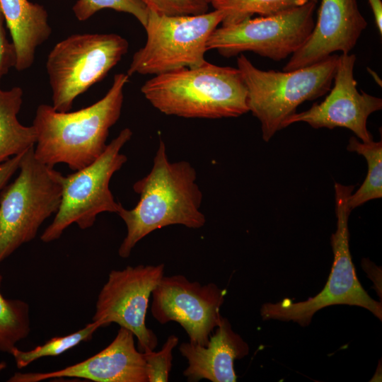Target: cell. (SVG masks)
Masks as SVG:
<instances>
[{
  "mask_svg": "<svg viewBox=\"0 0 382 382\" xmlns=\"http://www.w3.org/2000/svg\"><path fill=\"white\" fill-rule=\"evenodd\" d=\"M196 181L191 163L171 162L164 141L160 140L150 172L133 185L139 200L134 208L122 207L117 213L127 228L119 255L129 257L137 243L156 229L170 225L195 229L204 226L206 218L200 210L203 196Z\"/></svg>",
  "mask_w": 382,
  "mask_h": 382,
  "instance_id": "obj_1",
  "label": "cell"
},
{
  "mask_svg": "<svg viewBox=\"0 0 382 382\" xmlns=\"http://www.w3.org/2000/svg\"><path fill=\"white\" fill-rule=\"evenodd\" d=\"M129 77L125 73L115 74L101 99L76 111L59 112L50 105H38L32 125L35 157L53 167L65 163L75 171L98 158L107 146L110 129L120 117Z\"/></svg>",
  "mask_w": 382,
  "mask_h": 382,
  "instance_id": "obj_2",
  "label": "cell"
},
{
  "mask_svg": "<svg viewBox=\"0 0 382 382\" xmlns=\"http://www.w3.org/2000/svg\"><path fill=\"white\" fill-rule=\"evenodd\" d=\"M141 92L161 113L185 118L238 117L249 112L247 90L238 68L207 61L155 75Z\"/></svg>",
  "mask_w": 382,
  "mask_h": 382,
  "instance_id": "obj_3",
  "label": "cell"
},
{
  "mask_svg": "<svg viewBox=\"0 0 382 382\" xmlns=\"http://www.w3.org/2000/svg\"><path fill=\"white\" fill-rule=\"evenodd\" d=\"M338 59L332 54L308 66L279 71L260 69L239 54L237 68L246 87L248 110L260 121L264 141L282 129L284 121L296 112L299 105L330 90Z\"/></svg>",
  "mask_w": 382,
  "mask_h": 382,
  "instance_id": "obj_4",
  "label": "cell"
},
{
  "mask_svg": "<svg viewBox=\"0 0 382 382\" xmlns=\"http://www.w3.org/2000/svg\"><path fill=\"white\" fill-rule=\"evenodd\" d=\"M26 150L19 173L0 192V263L33 240L42 223L57 212L64 175Z\"/></svg>",
  "mask_w": 382,
  "mask_h": 382,
  "instance_id": "obj_5",
  "label": "cell"
},
{
  "mask_svg": "<svg viewBox=\"0 0 382 382\" xmlns=\"http://www.w3.org/2000/svg\"><path fill=\"white\" fill-rule=\"evenodd\" d=\"M354 188V185L335 183L337 229L330 238L334 258L323 289L306 301L293 302L284 299L277 303H264L260 308L263 320L293 321L306 327L316 313L334 305L359 306L382 320V303L373 299L361 285L349 250L348 219L352 209L348 199Z\"/></svg>",
  "mask_w": 382,
  "mask_h": 382,
  "instance_id": "obj_6",
  "label": "cell"
},
{
  "mask_svg": "<svg viewBox=\"0 0 382 382\" xmlns=\"http://www.w3.org/2000/svg\"><path fill=\"white\" fill-rule=\"evenodd\" d=\"M223 12L168 16L149 10L146 40L133 55L127 74L158 75L204 64L207 41L221 23Z\"/></svg>",
  "mask_w": 382,
  "mask_h": 382,
  "instance_id": "obj_7",
  "label": "cell"
},
{
  "mask_svg": "<svg viewBox=\"0 0 382 382\" xmlns=\"http://www.w3.org/2000/svg\"><path fill=\"white\" fill-rule=\"evenodd\" d=\"M128 50V41L115 33H78L57 42L45 64L52 106L69 111L75 99L102 81Z\"/></svg>",
  "mask_w": 382,
  "mask_h": 382,
  "instance_id": "obj_8",
  "label": "cell"
},
{
  "mask_svg": "<svg viewBox=\"0 0 382 382\" xmlns=\"http://www.w3.org/2000/svg\"><path fill=\"white\" fill-rule=\"evenodd\" d=\"M132 134L129 128L123 129L93 162L64 176L61 203L40 236L42 242L58 239L72 224L86 229L94 224L99 214L120 212L122 205L115 199L109 186L112 175L127 161L120 151Z\"/></svg>",
  "mask_w": 382,
  "mask_h": 382,
  "instance_id": "obj_9",
  "label": "cell"
},
{
  "mask_svg": "<svg viewBox=\"0 0 382 382\" xmlns=\"http://www.w3.org/2000/svg\"><path fill=\"white\" fill-rule=\"evenodd\" d=\"M316 4L311 1L275 15L221 25L209 36L207 50L225 57L253 52L274 61L284 59L309 37L315 25Z\"/></svg>",
  "mask_w": 382,
  "mask_h": 382,
  "instance_id": "obj_10",
  "label": "cell"
},
{
  "mask_svg": "<svg viewBox=\"0 0 382 382\" xmlns=\"http://www.w3.org/2000/svg\"><path fill=\"white\" fill-rule=\"evenodd\" d=\"M164 264L127 266L112 270L96 302L93 321L103 327L112 323L130 330L141 352L154 350L158 345L155 333L146 325V315L154 289L164 276Z\"/></svg>",
  "mask_w": 382,
  "mask_h": 382,
  "instance_id": "obj_11",
  "label": "cell"
},
{
  "mask_svg": "<svg viewBox=\"0 0 382 382\" xmlns=\"http://www.w3.org/2000/svg\"><path fill=\"white\" fill-rule=\"evenodd\" d=\"M151 295L154 318L163 325L178 323L195 344L206 345L223 317L226 291L214 283L202 284L181 274L163 276Z\"/></svg>",
  "mask_w": 382,
  "mask_h": 382,
  "instance_id": "obj_12",
  "label": "cell"
},
{
  "mask_svg": "<svg viewBox=\"0 0 382 382\" xmlns=\"http://www.w3.org/2000/svg\"><path fill=\"white\" fill-rule=\"evenodd\" d=\"M356 56L339 55L334 76V86L320 103L287 117L282 128L296 122H306L315 129L343 127L351 130L364 142L373 140L367 128L369 116L382 108V99L359 91L354 79Z\"/></svg>",
  "mask_w": 382,
  "mask_h": 382,
  "instance_id": "obj_13",
  "label": "cell"
},
{
  "mask_svg": "<svg viewBox=\"0 0 382 382\" xmlns=\"http://www.w3.org/2000/svg\"><path fill=\"white\" fill-rule=\"evenodd\" d=\"M366 26L357 0H322L309 37L291 55L283 71L314 64L336 52L349 54Z\"/></svg>",
  "mask_w": 382,
  "mask_h": 382,
  "instance_id": "obj_14",
  "label": "cell"
},
{
  "mask_svg": "<svg viewBox=\"0 0 382 382\" xmlns=\"http://www.w3.org/2000/svg\"><path fill=\"white\" fill-rule=\"evenodd\" d=\"M60 378L96 382H148L144 353L137 349L134 334L122 327L108 347L84 361L51 372L16 373L8 381L39 382Z\"/></svg>",
  "mask_w": 382,
  "mask_h": 382,
  "instance_id": "obj_15",
  "label": "cell"
},
{
  "mask_svg": "<svg viewBox=\"0 0 382 382\" xmlns=\"http://www.w3.org/2000/svg\"><path fill=\"white\" fill-rule=\"evenodd\" d=\"M179 351L187 361L183 375L188 381L236 382L233 362L248 354L249 346L233 331L228 320L222 317L206 345L183 342Z\"/></svg>",
  "mask_w": 382,
  "mask_h": 382,
  "instance_id": "obj_16",
  "label": "cell"
},
{
  "mask_svg": "<svg viewBox=\"0 0 382 382\" xmlns=\"http://www.w3.org/2000/svg\"><path fill=\"white\" fill-rule=\"evenodd\" d=\"M0 9L15 49L14 68L27 70L33 64L37 47L52 33L47 11L28 0H0Z\"/></svg>",
  "mask_w": 382,
  "mask_h": 382,
  "instance_id": "obj_17",
  "label": "cell"
},
{
  "mask_svg": "<svg viewBox=\"0 0 382 382\" xmlns=\"http://www.w3.org/2000/svg\"><path fill=\"white\" fill-rule=\"evenodd\" d=\"M21 87L0 88V164L35 146L36 134L33 125L25 126L18 120L23 103Z\"/></svg>",
  "mask_w": 382,
  "mask_h": 382,
  "instance_id": "obj_18",
  "label": "cell"
},
{
  "mask_svg": "<svg viewBox=\"0 0 382 382\" xmlns=\"http://www.w3.org/2000/svg\"><path fill=\"white\" fill-rule=\"evenodd\" d=\"M347 149L349 151L363 156L368 165V172L364 183L348 199V205L353 209L368 201L382 197V141L371 140L361 142L356 137H352Z\"/></svg>",
  "mask_w": 382,
  "mask_h": 382,
  "instance_id": "obj_19",
  "label": "cell"
},
{
  "mask_svg": "<svg viewBox=\"0 0 382 382\" xmlns=\"http://www.w3.org/2000/svg\"><path fill=\"white\" fill-rule=\"evenodd\" d=\"M318 0H219L212 6L223 12L221 25H232L254 14L275 15Z\"/></svg>",
  "mask_w": 382,
  "mask_h": 382,
  "instance_id": "obj_20",
  "label": "cell"
},
{
  "mask_svg": "<svg viewBox=\"0 0 382 382\" xmlns=\"http://www.w3.org/2000/svg\"><path fill=\"white\" fill-rule=\"evenodd\" d=\"M2 276L0 274V286ZM29 305L21 299H5L0 291V352L11 354L30 332Z\"/></svg>",
  "mask_w": 382,
  "mask_h": 382,
  "instance_id": "obj_21",
  "label": "cell"
},
{
  "mask_svg": "<svg viewBox=\"0 0 382 382\" xmlns=\"http://www.w3.org/2000/svg\"><path fill=\"white\" fill-rule=\"evenodd\" d=\"M100 327H103V325L100 321H92L75 332L66 336L53 337L42 345L30 350L23 351L16 347L11 354L15 359L17 367L23 369L38 359L60 355L81 342L90 340L95 331Z\"/></svg>",
  "mask_w": 382,
  "mask_h": 382,
  "instance_id": "obj_22",
  "label": "cell"
},
{
  "mask_svg": "<svg viewBox=\"0 0 382 382\" xmlns=\"http://www.w3.org/2000/svg\"><path fill=\"white\" fill-rule=\"evenodd\" d=\"M103 9L133 16L144 27L146 23L149 10L138 0H77L72 7L75 17L79 21H85Z\"/></svg>",
  "mask_w": 382,
  "mask_h": 382,
  "instance_id": "obj_23",
  "label": "cell"
},
{
  "mask_svg": "<svg viewBox=\"0 0 382 382\" xmlns=\"http://www.w3.org/2000/svg\"><path fill=\"white\" fill-rule=\"evenodd\" d=\"M178 338L170 335L158 351L143 352L146 364L148 382H166L172 366V351L177 346Z\"/></svg>",
  "mask_w": 382,
  "mask_h": 382,
  "instance_id": "obj_24",
  "label": "cell"
},
{
  "mask_svg": "<svg viewBox=\"0 0 382 382\" xmlns=\"http://www.w3.org/2000/svg\"><path fill=\"white\" fill-rule=\"evenodd\" d=\"M149 11L168 16L197 15L209 11L207 0H138Z\"/></svg>",
  "mask_w": 382,
  "mask_h": 382,
  "instance_id": "obj_25",
  "label": "cell"
},
{
  "mask_svg": "<svg viewBox=\"0 0 382 382\" xmlns=\"http://www.w3.org/2000/svg\"><path fill=\"white\" fill-rule=\"evenodd\" d=\"M6 23L0 9V84L2 79L16 65V52L12 42L7 37Z\"/></svg>",
  "mask_w": 382,
  "mask_h": 382,
  "instance_id": "obj_26",
  "label": "cell"
},
{
  "mask_svg": "<svg viewBox=\"0 0 382 382\" xmlns=\"http://www.w3.org/2000/svg\"><path fill=\"white\" fill-rule=\"evenodd\" d=\"M23 153L13 156L0 164V192L7 185L13 175L18 170Z\"/></svg>",
  "mask_w": 382,
  "mask_h": 382,
  "instance_id": "obj_27",
  "label": "cell"
},
{
  "mask_svg": "<svg viewBox=\"0 0 382 382\" xmlns=\"http://www.w3.org/2000/svg\"><path fill=\"white\" fill-rule=\"evenodd\" d=\"M362 267L366 272L368 274L369 277L375 284L376 289L381 298V281L376 279L375 277H381V270L378 267L375 265L369 260L364 259L362 260Z\"/></svg>",
  "mask_w": 382,
  "mask_h": 382,
  "instance_id": "obj_28",
  "label": "cell"
},
{
  "mask_svg": "<svg viewBox=\"0 0 382 382\" xmlns=\"http://www.w3.org/2000/svg\"><path fill=\"white\" fill-rule=\"evenodd\" d=\"M374 16L375 23L381 35L382 34V2L381 0H368Z\"/></svg>",
  "mask_w": 382,
  "mask_h": 382,
  "instance_id": "obj_29",
  "label": "cell"
},
{
  "mask_svg": "<svg viewBox=\"0 0 382 382\" xmlns=\"http://www.w3.org/2000/svg\"><path fill=\"white\" fill-rule=\"evenodd\" d=\"M6 367V364L5 361L0 362V372Z\"/></svg>",
  "mask_w": 382,
  "mask_h": 382,
  "instance_id": "obj_30",
  "label": "cell"
},
{
  "mask_svg": "<svg viewBox=\"0 0 382 382\" xmlns=\"http://www.w3.org/2000/svg\"><path fill=\"white\" fill-rule=\"evenodd\" d=\"M209 1V3L210 4V5L212 6L213 4L219 1V0H207Z\"/></svg>",
  "mask_w": 382,
  "mask_h": 382,
  "instance_id": "obj_31",
  "label": "cell"
}]
</instances>
